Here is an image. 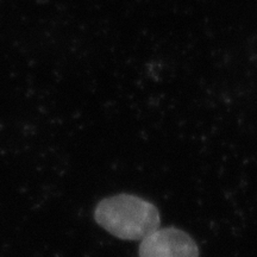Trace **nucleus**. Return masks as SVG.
Masks as SVG:
<instances>
[{"instance_id":"obj_1","label":"nucleus","mask_w":257,"mask_h":257,"mask_svg":"<svg viewBox=\"0 0 257 257\" xmlns=\"http://www.w3.org/2000/svg\"><path fill=\"white\" fill-rule=\"evenodd\" d=\"M96 223L117 238L142 240L160 227V213L152 202L131 194H118L98 204Z\"/></svg>"},{"instance_id":"obj_2","label":"nucleus","mask_w":257,"mask_h":257,"mask_svg":"<svg viewBox=\"0 0 257 257\" xmlns=\"http://www.w3.org/2000/svg\"><path fill=\"white\" fill-rule=\"evenodd\" d=\"M138 253L140 257H199V248L185 231L159 227L142 239Z\"/></svg>"}]
</instances>
